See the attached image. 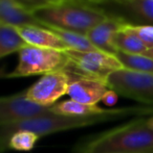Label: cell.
<instances>
[{"label":"cell","mask_w":153,"mask_h":153,"mask_svg":"<svg viewBox=\"0 0 153 153\" xmlns=\"http://www.w3.org/2000/svg\"><path fill=\"white\" fill-rule=\"evenodd\" d=\"M153 114V106H127L108 109L105 114L91 116H63L57 114L41 116L27 121L0 126V150L8 149V141L14 133L20 130L32 131L39 137L53 134L59 131L90 126L100 123L120 120L129 116H145Z\"/></svg>","instance_id":"6da1fadb"},{"label":"cell","mask_w":153,"mask_h":153,"mask_svg":"<svg viewBox=\"0 0 153 153\" xmlns=\"http://www.w3.org/2000/svg\"><path fill=\"white\" fill-rule=\"evenodd\" d=\"M80 153H153V128L148 119L133 120L92 139Z\"/></svg>","instance_id":"7a4b0ae2"},{"label":"cell","mask_w":153,"mask_h":153,"mask_svg":"<svg viewBox=\"0 0 153 153\" xmlns=\"http://www.w3.org/2000/svg\"><path fill=\"white\" fill-rule=\"evenodd\" d=\"M34 14L41 24L47 23L82 34H87L90 29L109 17V15L103 8L98 7V5H88L67 0L41 8Z\"/></svg>","instance_id":"3957f363"},{"label":"cell","mask_w":153,"mask_h":153,"mask_svg":"<svg viewBox=\"0 0 153 153\" xmlns=\"http://www.w3.org/2000/svg\"><path fill=\"white\" fill-rule=\"evenodd\" d=\"M68 62L63 71L72 78V81L79 78H91L104 81L112 73L123 70L124 66L115 55L104 51H77L72 49L64 51Z\"/></svg>","instance_id":"277c9868"},{"label":"cell","mask_w":153,"mask_h":153,"mask_svg":"<svg viewBox=\"0 0 153 153\" xmlns=\"http://www.w3.org/2000/svg\"><path fill=\"white\" fill-rule=\"evenodd\" d=\"M67 62L65 53L62 51L29 45L19 51V64L16 69L5 76L8 78H16L39 74L45 75L63 70Z\"/></svg>","instance_id":"5b68a950"},{"label":"cell","mask_w":153,"mask_h":153,"mask_svg":"<svg viewBox=\"0 0 153 153\" xmlns=\"http://www.w3.org/2000/svg\"><path fill=\"white\" fill-rule=\"evenodd\" d=\"M107 85L118 95L153 106V74L123 70L112 73L107 79Z\"/></svg>","instance_id":"8992f818"},{"label":"cell","mask_w":153,"mask_h":153,"mask_svg":"<svg viewBox=\"0 0 153 153\" xmlns=\"http://www.w3.org/2000/svg\"><path fill=\"white\" fill-rule=\"evenodd\" d=\"M51 113V106H44L29 100L25 92L0 99V126L27 121Z\"/></svg>","instance_id":"52a82bcc"},{"label":"cell","mask_w":153,"mask_h":153,"mask_svg":"<svg viewBox=\"0 0 153 153\" xmlns=\"http://www.w3.org/2000/svg\"><path fill=\"white\" fill-rule=\"evenodd\" d=\"M72 78L63 70L55 71L43 75L36 83H34L26 92L29 100L44 105L53 106L57 100L67 94Z\"/></svg>","instance_id":"ba28073f"},{"label":"cell","mask_w":153,"mask_h":153,"mask_svg":"<svg viewBox=\"0 0 153 153\" xmlns=\"http://www.w3.org/2000/svg\"><path fill=\"white\" fill-rule=\"evenodd\" d=\"M127 22L123 18L109 15L106 20L90 29L86 36L99 50L115 55L118 53V49L112 44L113 36Z\"/></svg>","instance_id":"9c48e42d"},{"label":"cell","mask_w":153,"mask_h":153,"mask_svg":"<svg viewBox=\"0 0 153 153\" xmlns=\"http://www.w3.org/2000/svg\"><path fill=\"white\" fill-rule=\"evenodd\" d=\"M109 90L106 82L91 78H79L70 82L67 95L74 101L96 105Z\"/></svg>","instance_id":"30bf717a"},{"label":"cell","mask_w":153,"mask_h":153,"mask_svg":"<svg viewBox=\"0 0 153 153\" xmlns=\"http://www.w3.org/2000/svg\"><path fill=\"white\" fill-rule=\"evenodd\" d=\"M0 23L12 25L17 28L22 26H41V22L35 14L15 0H0Z\"/></svg>","instance_id":"8fae6325"},{"label":"cell","mask_w":153,"mask_h":153,"mask_svg":"<svg viewBox=\"0 0 153 153\" xmlns=\"http://www.w3.org/2000/svg\"><path fill=\"white\" fill-rule=\"evenodd\" d=\"M20 34L31 46L54 49L58 51L68 50V46L51 30L41 26H22L18 28Z\"/></svg>","instance_id":"7c38bea8"},{"label":"cell","mask_w":153,"mask_h":153,"mask_svg":"<svg viewBox=\"0 0 153 153\" xmlns=\"http://www.w3.org/2000/svg\"><path fill=\"white\" fill-rule=\"evenodd\" d=\"M109 1L122 10L120 14H124L125 21L127 18H135L139 21L150 23L153 25V0H105ZM112 15V16H120Z\"/></svg>","instance_id":"4fadbf2b"},{"label":"cell","mask_w":153,"mask_h":153,"mask_svg":"<svg viewBox=\"0 0 153 153\" xmlns=\"http://www.w3.org/2000/svg\"><path fill=\"white\" fill-rule=\"evenodd\" d=\"M29 46L18 28L0 23V57H4Z\"/></svg>","instance_id":"5bb4252c"},{"label":"cell","mask_w":153,"mask_h":153,"mask_svg":"<svg viewBox=\"0 0 153 153\" xmlns=\"http://www.w3.org/2000/svg\"><path fill=\"white\" fill-rule=\"evenodd\" d=\"M42 27L49 29L53 32H55L64 43L68 46L69 49L77 51H96L99 50L93 44L89 41L88 36L86 34H82L79 32L70 31L67 29L59 28L54 25L47 24V23H42Z\"/></svg>","instance_id":"9a60e30c"},{"label":"cell","mask_w":153,"mask_h":153,"mask_svg":"<svg viewBox=\"0 0 153 153\" xmlns=\"http://www.w3.org/2000/svg\"><path fill=\"white\" fill-rule=\"evenodd\" d=\"M54 114L63 116H91L105 114L108 109L99 107L98 105L84 104L74 100H65L56 103L51 106Z\"/></svg>","instance_id":"2e32d148"},{"label":"cell","mask_w":153,"mask_h":153,"mask_svg":"<svg viewBox=\"0 0 153 153\" xmlns=\"http://www.w3.org/2000/svg\"><path fill=\"white\" fill-rule=\"evenodd\" d=\"M112 44L118 51L128 54H144L148 50L147 46L135 34L126 30L124 27L115 32L112 39Z\"/></svg>","instance_id":"e0dca14e"},{"label":"cell","mask_w":153,"mask_h":153,"mask_svg":"<svg viewBox=\"0 0 153 153\" xmlns=\"http://www.w3.org/2000/svg\"><path fill=\"white\" fill-rule=\"evenodd\" d=\"M115 56L127 70L153 74V59L151 57L144 54H128L122 51H118Z\"/></svg>","instance_id":"ac0fdd59"},{"label":"cell","mask_w":153,"mask_h":153,"mask_svg":"<svg viewBox=\"0 0 153 153\" xmlns=\"http://www.w3.org/2000/svg\"><path fill=\"white\" fill-rule=\"evenodd\" d=\"M38 139V135L32 131H17L8 141V149H14L17 151H31L35 147Z\"/></svg>","instance_id":"d6986e66"},{"label":"cell","mask_w":153,"mask_h":153,"mask_svg":"<svg viewBox=\"0 0 153 153\" xmlns=\"http://www.w3.org/2000/svg\"><path fill=\"white\" fill-rule=\"evenodd\" d=\"M123 27L135 34L147 46L148 49L153 48V25H136L126 23Z\"/></svg>","instance_id":"ffe728a7"},{"label":"cell","mask_w":153,"mask_h":153,"mask_svg":"<svg viewBox=\"0 0 153 153\" xmlns=\"http://www.w3.org/2000/svg\"><path fill=\"white\" fill-rule=\"evenodd\" d=\"M15 1L20 5H22L24 8H26L27 10H29V12L35 13L41 10V8L60 3L63 0H15Z\"/></svg>","instance_id":"44dd1931"},{"label":"cell","mask_w":153,"mask_h":153,"mask_svg":"<svg viewBox=\"0 0 153 153\" xmlns=\"http://www.w3.org/2000/svg\"><path fill=\"white\" fill-rule=\"evenodd\" d=\"M118 93L115 92L113 90L109 89L108 91H107L106 94L104 95L102 101L107 105H113V104H115V102L118 101Z\"/></svg>","instance_id":"7402d4cb"},{"label":"cell","mask_w":153,"mask_h":153,"mask_svg":"<svg viewBox=\"0 0 153 153\" xmlns=\"http://www.w3.org/2000/svg\"><path fill=\"white\" fill-rule=\"evenodd\" d=\"M67 1H74L78 2V3L88 4V5H100L105 0H67Z\"/></svg>","instance_id":"603a6c76"},{"label":"cell","mask_w":153,"mask_h":153,"mask_svg":"<svg viewBox=\"0 0 153 153\" xmlns=\"http://www.w3.org/2000/svg\"><path fill=\"white\" fill-rule=\"evenodd\" d=\"M144 55H146V56L151 57V59H153V48H151V49H148V50L146 51L145 53H144Z\"/></svg>","instance_id":"cb8c5ba5"},{"label":"cell","mask_w":153,"mask_h":153,"mask_svg":"<svg viewBox=\"0 0 153 153\" xmlns=\"http://www.w3.org/2000/svg\"><path fill=\"white\" fill-rule=\"evenodd\" d=\"M148 124H149V126L151 127V128H153V115L151 117L148 118Z\"/></svg>","instance_id":"d4e9b609"}]
</instances>
